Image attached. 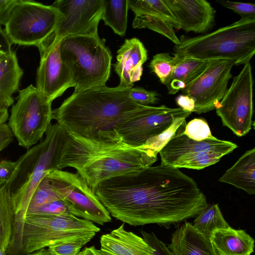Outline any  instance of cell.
Masks as SVG:
<instances>
[{"label": "cell", "instance_id": "9a60e30c", "mask_svg": "<svg viewBox=\"0 0 255 255\" xmlns=\"http://www.w3.org/2000/svg\"><path fill=\"white\" fill-rule=\"evenodd\" d=\"M191 113L180 108L151 106L143 115L121 125L117 132L123 142L139 147L166 130L175 120L186 119Z\"/></svg>", "mask_w": 255, "mask_h": 255}, {"label": "cell", "instance_id": "52a82bcc", "mask_svg": "<svg viewBox=\"0 0 255 255\" xmlns=\"http://www.w3.org/2000/svg\"><path fill=\"white\" fill-rule=\"evenodd\" d=\"M60 16L51 5L29 0H18L3 29L10 43L39 48L54 31Z\"/></svg>", "mask_w": 255, "mask_h": 255}, {"label": "cell", "instance_id": "4fadbf2b", "mask_svg": "<svg viewBox=\"0 0 255 255\" xmlns=\"http://www.w3.org/2000/svg\"><path fill=\"white\" fill-rule=\"evenodd\" d=\"M52 5L59 10L60 16L54 31L38 50L67 36L98 35L103 12L102 0H57Z\"/></svg>", "mask_w": 255, "mask_h": 255}, {"label": "cell", "instance_id": "cb8c5ba5", "mask_svg": "<svg viewBox=\"0 0 255 255\" xmlns=\"http://www.w3.org/2000/svg\"><path fill=\"white\" fill-rule=\"evenodd\" d=\"M23 74L15 52L12 50L0 65V110L13 105L12 96L18 89Z\"/></svg>", "mask_w": 255, "mask_h": 255}, {"label": "cell", "instance_id": "9c48e42d", "mask_svg": "<svg viewBox=\"0 0 255 255\" xmlns=\"http://www.w3.org/2000/svg\"><path fill=\"white\" fill-rule=\"evenodd\" d=\"M52 103L33 85L19 91L7 125L19 145L28 148L42 138L52 120Z\"/></svg>", "mask_w": 255, "mask_h": 255}, {"label": "cell", "instance_id": "836d02e7", "mask_svg": "<svg viewBox=\"0 0 255 255\" xmlns=\"http://www.w3.org/2000/svg\"><path fill=\"white\" fill-rule=\"evenodd\" d=\"M90 238L60 242L48 247L53 255H78L82 247L90 241Z\"/></svg>", "mask_w": 255, "mask_h": 255}, {"label": "cell", "instance_id": "2e32d148", "mask_svg": "<svg viewBox=\"0 0 255 255\" xmlns=\"http://www.w3.org/2000/svg\"><path fill=\"white\" fill-rule=\"evenodd\" d=\"M40 60L37 69L36 88L51 102L60 97L75 82L71 73L62 60L59 42L39 50Z\"/></svg>", "mask_w": 255, "mask_h": 255}, {"label": "cell", "instance_id": "7c38bea8", "mask_svg": "<svg viewBox=\"0 0 255 255\" xmlns=\"http://www.w3.org/2000/svg\"><path fill=\"white\" fill-rule=\"evenodd\" d=\"M253 78L250 62L244 65L216 109L223 126L241 137L252 129Z\"/></svg>", "mask_w": 255, "mask_h": 255}, {"label": "cell", "instance_id": "83f0119b", "mask_svg": "<svg viewBox=\"0 0 255 255\" xmlns=\"http://www.w3.org/2000/svg\"><path fill=\"white\" fill-rule=\"evenodd\" d=\"M129 8L135 16L149 15L160 17L168 21L176 29H180L174 16L164 0H128Z\"/></svg>", "mask_w": 255, "mask_h": 255}, {"label": "cell", "instance_id": "60d3db41", "mask_svg": "<svg viewBox=\"0 0 255 255\" xmlns=\"http://www.w3.org/2000/svg\"><path fill=\"white\" fill-rule=\"evenodd\" d=\"M13 134L6 123L0 126V152L9 145L13 140Z\"/></svg>", "mask_w": 255, "mask_h": 255}, {"label": "cell", "instance_id": "7dc6e473", "mask_svg": "<svg viewBox=\"0 0 255 255\" xmlns=\"http://www.w3.org/2000/svg\"><path fill=\"white\" fill-rule=\"evenodd\" d=\"M0 255H7V254L5 251L0 249Z\"/></svg>", "mask_w": 255, "mask_h": 255}, {"label": "cell", "instance_id": "4dcf8cb0", "mask_svg": "<svg viewBox=\"0 0 255 255\" xmlns=\"http://www.w3.org/2000/svg\"><path fill=\"white\" fill-rule=\"evenodd\" d=\"M151 71L165 85L173 68V57L168 53H160L153 56L149 63Z\"/></svg>", "mask_w": 255, "mask_h": 255}, {"label": "cell", "instance_id": "3957f363", "mask_svg": "<svg viewBox=\"0 0 255 255\" xmlns=\"http://www.w3.org/2000/svg\"><path fill=\"white\" fill-rule=\"evenodd\" d=\"M157 153L121 140L89 138L66 132L57 169L74 168L94 192L110 178L134 174L151 166Z\"/></svg>", "mask_w": 255, "mask_h": 255}, {"label": "cell", "instance_id": "44dd1931", "mask_svg": "<svg viewBox=\"0 0 255 255\" xmlns=\"http://www.w3.org/2000/svg\"><path fill=\"white\" fill-rule=\"evenodd\" d=\"M210 240L219 255H252L254 252V239L245 230L230 226L215 230Z\"/></svg>", "mask_w": 255, "mask_h": 255}, {"label": "cell", "instance_id": "ba28073f", "mask_svg": "<svg viewBox=\"0 0 255 255\" xmlns=\"http://www.w3.org/2000/svg\"><path fill=\"white\" fill-rule=\"evenodd\" d=\"M186 124L185 120L159 152L161 164L201 170L216 163L238 147L236 143L215 136L201 141L192 139L184 133Z\"/></svg>", "mask_w": 255, "mask_h": 255}, {"label": "cell", "instance_id": "f1b7e54d", "mask_svg": "<svg viewBox=\"0 0 255 255\" xmlns=\"http://www.w3.org/2000/svg\"><path fill=\"white\" fill-rule=\"evenodd\" d=\"M132 27L134 28H148L171 40L175 45L179 42L172 25L167 21L160 17L149 15L135 16Z\"/></svg>", "mask_w": 255, "mask_h": 255}, {"label": "cell", "instance_id": "e0dca14e", "mask_svg": "<svg viewBox=\"0 0 255 255\" xmlns=\"http://www.w3.org/2000/svg\"><path fill=\"white\" fill-rule=\"evenodd\" d=\"M179 24L186 32L203 33L215 22L216 11L205 0H164Z\"/></svg>", "mask_w": 255, "mask_h": 255}, {"label": "cell", "instance_id": "8992f818", "mask_svg": "<svg viewBox=\"0 0 255 255\" xmlns=\"http://www.w3.org/2000/svg\"><path fill=\"white\" fill-rule=\"evenodd\" d=\"M100 230L93 222L73 215L28 214L23 222L21 254L25 255L60 242L92 239Z\"/></svg>", "mask_w": 255, "mask_h": 255}, {"label": "cell", "instance_id": "6da1fadb", "mask_svg": "<svg viewBox=\"0 0 255 255\" xmlns=\"http://www.w3.org/2000/svg\"><path fill=\"white\" fill-rule=\"evenodd\" d=\"M97 196L110 215L124 223L166 229L195 217L208 204L192 178L162 164L105 181Z\"/></svg>", "mask_w": 255, "mask_h": 255}, {"label": "cell", "instance_id": "f546056e", "mask_svg": "<svg viewBox=\"0 0 255 255\" xmlns=\"http://www.w3.org/2000/svg\"><path fill=\"white\" fill-rule=\"evenodd\" d=\"M62 199L60 196L51 186L46 175L37 185L30 199L26 215L43 205Z\"/></svg>", "mask_w": 255, "mask_h": 255}, {"label": "cell", "instance_id": "277c9868", "mask_svg": "<svg viewBox=\"0 0 255 255\" xmlns=\"http://www.w3.org/2000/svg\"><path fill=\"white\" fill-rule=\"evenodd\" d=\"M175 52L203 61L229 59L235 65L250 62L255 52V18H241L195 37L181 35Z\"/></svg>", "mask_w": 255, "mask_h": 255}, {"label": "cell", "instance_id": "f35d334b", "mask_svg": "<svg viewBox=\"0 0 255 255\" xmlns=\"http://www.w3.org/2000/svg\"><path fill=\"white\" fill-rule=\"evenodd\" d=\"M17 167V161L2 160L0 161V187L10 180Z\"/></svg>", "mask_w": 255, "mask_h": 255}, {"label": "cell", "instance_id": "74e56055", "mask_svg": "<svg viewBox=\"0 0 255 255\" xmlns=\"http://www.w3.org/2000/svg\"><path fill=\"white\" fill-rule=\"evenodd\" d=\"M144 240L153 249V255H173L165 244L153 233L140 230Z\"/></svg>", "mask_w": 255, "mask_h": 255}, {"label": "cell", "instance_id": "603a6c76", "mask_svg": "<svg viewBox=\"0 0 255 255\" xmlns=\"http://www.w3.org/2000/svg\"><path fill=\"white\" fill-rule=\"evenodd\" d=\"M219 181L243 190L250 195L255 193V148L243 154L226 171Z\"/></svg>", "mask_w": 255, "mask_h": 255}, {"label": "cell", "instance_id": "ac0fdd59", "mask_svg": "<svg viewBox=\"0 0 255 255\" xmlns=\"http://www.w3.org/2000/svg\"><path fill=\"white\" fill-rule=\"evenodd\" d=\"M147 51L136 38L126 39L117 51L114 69L120 78L118 86L122 89L133 87L139 81L143 72V65L147 59Z\"/></svg>", "mask_w": 255, "mask_h": 255}, {"label": "cell", "instance_id": "d6986e66", "mask_svg": "<svg viewBox=\"0 0 255 255\" xmlns=\"http://www.w3.org/2000/svg\"><path fill=\"white\" fill-rule=\"evenodd\" d=\"M125 223L100 238L102 255H153L154 249L144 239L125 229Z\"/></svg>", "mask_w": 255, "mask_h": 255}, {"label": "cell", "instance_id": "bcb514c9", "mask_svg": "<svg viewBox=\"0 0 255 255\" xmlns=\"http://www.w3.org/2000/svg\"><path fill=\"white\" fill-rule=\"evenodd\" d=\"M11 51L7 52L0 50V65L8 56Z\"/></svg>", "mask_w": 255, "mask_h": 255}, {"label": "cell", "instance_id": "30bf717a", "mask_svg": "<svg viewBox=\"0 0 255 255\" xmlns=\"http://www.w3.org/2000/svg\"><path fill=\"white\" fill-rule=\"evenodd\" d=\"M66 134L65 130L56 123L49 126L42 140V150L33 169L25 182L11 193L14 210V240L21 238L23 220L34 190L49 171L57 169V164Z\"/></svg>", "mask_w": 255, "mask_h": 255}, {"label": "cell", "instance_id": "1f68e13d", "mask_svg": "<svg viewBox=\"0 0 255 255\" xmlns=\"http://www.w3.org/2000/svg\"><path fill=\"white\" fill-rule=\"evenodd\" d=\"M185 120V118H179L175 120L166 130L148 139L139 147L149 149L158 153L160 150L175 135L177 129Z\"/></svg>", "mask_w": 255, "mask_h": 255}, {"label": "cell", "instance_id": "d6a6232c", "mask_svg": "<svg viewBox=\"0 0 255 255\" xmlns=\"http://www.w3.org/2000/svg\"><path fill=\"white\" fill-rule=\"evenodd\" d=\"M184 133L189 138L201 141L214 137L207 122L202 119H194L186 124Z\"/></svg>", "mask_w": 255, "mask_h": 255}, {"label": "cell", "instance_id": "ee69618b", "mask_svg": "<svg viewBox=\"0 0 255 255\" xmlns=\"http://www.w3.org/2000/svg\"><path fill=\"white\" fill-rule=\"evenodd\" d=\"M25 255H53L48 249L43 248L40 250L27 254Z\"/></svg>", "mask_w": 255, "mask_h": 255}, {"label": "cell", "instance_id": "7a4b0ae2", "mask_svg": "<svg viewBox=\"0 0 255 255\" xmlns=\"http://www.w3.org/2000/svg\"><path fill=\"white\" fill-rule=\"evenodd\" d=\"M130 90L105 85L74 92L52 110V119L67 133L120 140L118 128L143 115L151 107L132 101Z\"/></svg>", "mask_w": 255, "mask_h": 255}, {"label": "cell", "instance_id": "7402d4cb", "mask_svg": "<svg viewBox=\"0 0 255 255\" xmlns=\"http://www.w3.org/2000/svg\"><path fill=\"white\" fill-rule=\"evenodd\" d=\"M173 57V70L165 84L168 93L171 95L181 91L197 78L210 61L188 57L175 52Z\"/></svg>", "mask_w": 255, "mask_h": 255}, {"label": "cell", "instance_id": "d590c367", "mask_svg": "<svg viewBox=\"0 0 255 255\" xmlns=\"http://www.w3.org/2000/svg\"><path fill=\"white\" fill-rule=\"evenodd\" d=\"M129 97L132 101L144 106L156 104L159 101V94L156 91L147 90L140 87L130 89Z\"/></svg>", "mask_w": 255, "mask_h": 255}, {"label": "cell", "instance_id": "8fae6325", "mask_svg": "<svg viewBox=\"0 0 255 255\" xmlns=\"http://www.w3.org/2000/svg\"><path fill=\"white\" fill-rule=\"evenodd\" d=\"M46 176L73 216L101 225L111 221L110 213L95 192L77 172L55 169L49 171Z\"/></svg>", "mask_w": 255, "mask_h": 255}, {"label": "cell", "instance_id": "e575fe53", "mask_svg": "<svg viewBox=\"0 0 255 255\" xmlns=\"http://www.w3.org/2000/svg\"><path fill=\"white\" fill-rule=\"evenodd\" d=\"M28 214H39L55 216L73 215L65 202L62 200L51 202L43 205L29 212Z\"/></svg>", "mask_w": 255, "mask_h": 255}, {"label": "cell", "instance_id": "d4e9b609", "mask_svg": "<svg viewBox=\"0 0 255 255\" xmlns=\"http://www.w3.org/2000/svg\"><path fill=\"white\" fill-rule=\"evenodd\" d=\"M14 229V210L10 185L0 187V249L7 252L11 244Z\"/></svg>", "mask_w": 255, "mask_h": 255}, {"label": "cell", "instance_id": "4316f807", "mask_svg": "<svg viewBox=\"0 0 255 255\" xmlns=\"http://www.w3.org/2000/svg\"><path fill=\"white\" fill-rule=\"evenodd\" d=\"M195 217L193 226L210 239L215 230L229 226L218 204H207Z\"/></svg>", "mask_w": 255, "mask_h": 255}, {"label": "cell", "instance_id": "5bb4252c", "mask_svg": "<svg viewBox=\"0 0 255 255\" xmlns=\"http://www.w3.org/2000/svg\"><path fill=\"white\" fill-rule=\"evenodd\" d=\"M234 65L231 60H210L205 70L181 90L194 100V112L206 113L218 107L228 88Z\"/></svg>", "mask_w": 255, "mask_h": 255}, {"label": "cell", "instance_id": "ffe728a7", "mask_svg": "<svg viewBox=\"0 0 255 255\" xmlns=\"http://www.w3.org/2000/svg\"><path fill=\"white\" fill-rule=\"evenodd\" d=\"M167 248L173 255H219L210 239L186 221L172 234Z\"/></svg>", "mask_w": 255, "mask_h": 255}, {"label": "cell", "instance_id": "b9f144b4", "mask_svg": "<svg viewBox=\"0 0 255 255\" xmlns=\"http://www.w3.org/2000/svg\"><path fill=\"white\" fill-rule=\"evenodd\" d=\"M176 102L180 108L190 112H194L195 104L194 100L186 95H180L176 98Z\"/></svg>", "mask_w": 255, "mask_h": 255}, {"label": "cell", "instance_id": "5b68a950", "mask_svg": "<svg viewBox=\"0 0 255 255\" xmlns=\"http://www.w3.org/2000/svg\"><path fill=\"white\" fill-rule=\"evenodd\" d=\"M62 60L75 82L74 92L106 85L112 55L105 40L95 36H67L59 42Z\"/></svg>", "mask_w": 255, "mask_h": 255}, {"label": "cell", "instance_id": "ab89813d", "mask_svg": "<svg viewBox=\"0 0 255 255\" xmlns=\"http://www.w3.org/2000/svg\"><path fill=\"white\" fill-rule=\"evenodd\" d=\"M18 0H0V28L5 25L10 12Z\"/></svg>", "mask_w": 255, "mask_h": 255}, {"label": "cell", "instance_id": "f6af8a7d", "mask_svg": "<svg viewBox=\"0 0 255 255\" xmlns=\"http://www.w3.org/2000/svg\"><path fill=\"white\" fill-rule=\"evenodd\" d=\"M8 109L0 110V126L5 123L8 120L9 115Z\"/></svg>", "mask_w": 255, "mask_h": 255}, {"label": "cell", "instance_id": "8d00e7d4", "mask_svg": "<svg viewBox=\"0 0 255 255\" xmlns=\"http://www.w3.org/2000/svg\"><path fill=\"white\" fill-rule=\"evenodd\" d=\"M223 6L232 9L241 16V18H255V4L251 3L237 2L228 0L217 1Z\"/></svg>", "mask_w": 255, "mask_h": 255}, {"label": "cell", "instance_id": "7bdbcfd3", "mask_svg": "<svg viewBox=\"0 0 255 255\" xmlns=\"http://www.w3.org/2000/svg\"><path fill=\"white\" fill-rule=\"evenodd\" d=\"M78 255H102L100 250L96 249L95 246L86 247L80 252Z\"/></svg>", "mask_w": 255, "mask_h": 255}, {"label": "cell", "instance_id": "484cf974", "mask_svg": "<svg viewBox=\"0 0 255 255\" xmlns=\"http://www.w3.org/2000/svg\"><path fill=\"white\" fill-rule=\"evenodd\" d=\"M102 19L117 34L124 36L128 25V0H102Z\"/></svg>", "mask_w": 255, "mask_h": 255}]
</instances>
